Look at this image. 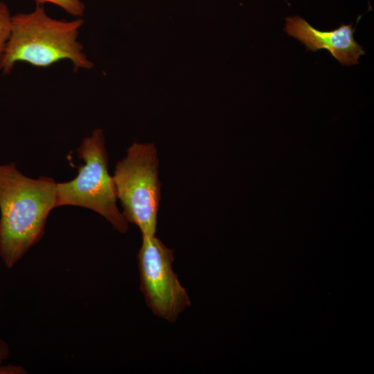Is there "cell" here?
Wrapping results in <instances>:
<instances>
[{"instance_id":"obj_5","label":"cell","mask_w":374,"mask_h":374,"mask_svg":"<svg viewBox=\"0 0 374 374\" xmlns=\"http://www.w3.org/2000/svg\"><path fill=\"white\" fill-rule=\"evenodd\" d=\"M137 259L140 290L148 306L155 316L175 321L190 301L172 269L173 250L166 247L156 235H142Z\"/></svg>"},{"instance_id":"obj_7","label":"cell","mask_w":374,"mask_h":374,"mask_svg":"<svg viewBox=\"0 0 374 374\" xmlns=\"http://www.w3.org/2000/svg\"><path fill=\"white\" fill-rule=\"evenodd\" d=\"M12 16L8 6L0 1V62L10 36Z\"/></svg>"},{"instance_id":"obj_1","label":"cell","mask_w":374,"mask_h":374,"mask_svg":"<svg viewBox=\"0 0 374 374\" xmlns=\"http://www.w3.org/2000/svg\"><path fill=\"white\" fill-rule=\"evenodd\" d=\"M57 182L22 174L15 163L0 164V257L13 267L42 238L50 212L57 208Z\"/></svg>"},{"instance_id":"obj_6","label":"cell","mask_w":374,"mask_h":374,"mask_svg":"<svg viewBox=\"0 0 374 374\" xmlns=\"http://www.w3.org/2000/svg\"><path fill=\"white\" fill-rule=\"evenodd\" d=\"M284 30L303 44L308 50H328L343 65L359 64L358 59L365 53L354 39L355 28L351 24H341L337 29L321 31L313 28L303 18L294 16L286 18Z\"/></svg>"},{"instance_id":"obj_4","label":"cell","mask_w":374,"mask_h":374,"mask_svg":"<svg viewBox=\"0 0 374 374\" xmlns=\"http://www.w3.org/2000/svg\"><path fill=\"white\" fill-rule=\"evenodd\" d=\"M159 159L154 143L134 142L114 172L117 199L127 222L137 226L142 235H156L161 200Z\"/></svg>"},{"instance_id":"obj_2","label":"cell","mask_w":374,"mask_h":374,"mask_svg":"<svg viewBox=\"0 0 374 374\" xmlns=\"http://www.w3.org/2000/svg\"><path fill=\"white\" fill-rule=\"evenodd\" d=\"M83 24L81 17L71 21L52 18L40 4L32 12L12 15L11 33L0 70L8 74L17 62L46 67L62 60L71 61L75 71L91 69L93 62L78 40Z\"/></svg>"},{"instance_id":"obj_10","label":"cell","mask_w":374,"mask_h":374,"mask_svg":"<svg viewBox=\"0 0 374 374\" xmlns=\"http://www.w3.org/2000/svg\"><path fill=\"white\" fill-rule=\"evenodd\" d=\"M9 347L8 344L0 337V365L8 358L9 356Z\"/></svg>"},{"instance_id":"obj_3","label":"cell","mask_w":374,"mask_h":374,"mask_svg":"<svg viewBox=\"0 0 374 374\" xmlns=\"http://www.w3.org/2000/svg\"><path fill=\"white\" fill-rule=\"evenodd\" d=\"M80 164L72 180L57 183L56 207L74 206L92 210L105 217L120 233H126L128 222L116 205L113 177L108 170V154L103 131L96 128L77 149Z\"/></svg>"},{"instance_id":"obj_8","label":"cell","mask_w":374,"mask_h":374,"mask_svg":"<svg viewBox=\"0 0 374 374\" xmlns=\"http://www.w3.org/2000/svg\"><path fill=\"white\" fill-rule=\"evenodd\" d=\"M37 4L44 5V3H51L56 5L68 14L75 17H81L84 15L85 6L81 0H34Z\"/></svg>"},{"instance_id":"obj_9","label":"cell","mask_w":374,"mask_h":374,"mask_svg":"<svg viewBox=\"0 0 374 374\" xmlns=\"http://www.w3.org/2000/svg\"><path fill=\"white\" fill-rule=\"evenodd\" d=\"M25 371L18 366L14 365H0V373H24Z\"/></svg>"}]
</instances>
